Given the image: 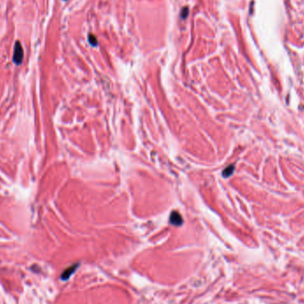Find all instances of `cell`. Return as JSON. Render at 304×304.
I'll list each match as a JSON object with an SVG mask.
<instances>
[{
  "mask_svg": "<svg viewBox=\"0 0 304 304\" xmlns=\"http://www.w3.org/2000/svg\"><path fill=\"white\" fill-rule=\"evenodd\" d=\"M234 169H235L234 166H230L229 167H227V168L223 171V173H222L223 176H224V177H229V176H230L231 174H233Z\"/></svg>",
  "mask_w": 304,
  "mask_h": 304,
  "instance_id": "277c9868",
  "label": "cell"
},
{
  "mask_svg": "<svg viewBox=\"0 0 304 304\" xmlns=\"http://www.w3.org/2000/svg\"><path fill=\"white\" fill-rule=\"evenodd\" d=\"M23 49H22V46L21 43L19 41H16L15 43V45H14V57H13V60L15 64L19 65L21 64L22 62V60H23Z\"/></svg>",
  "mask_w": 304,
  "mask_h": 304,
  "instance_id": "6da1fadb",
  "label": "cell"
},
{
  "mask_svg": "<svg viewBox=\"0 0 304 304\" xmlns=\"http://www.w3.org/2000/svg\"><path fill=\"white\" fill-rule=\"evenodd\" d=\"M188 14H189V8L187 6L183 7L181 12V16L182 19H186L188 17Z\"/></svg>",
  "mask_w": 304,
  "mask_h": 304,
  "instance_id": "5b68a950",
  "label": "cell"
},
{
  "mask_svg": "<svg viewBox=\"0 0 304 304\" xmlns=\"http://www.w3.org/2000/svg\"><path fill=\"white\" fill-rule=\"evenodd\" d=\"M88 41L90 42V44H91L92 45H97V39H96V38H95L94 36H93V35H89V37H88Z\"/></svg>",
  "mask_w": 304,
  "mask_h": 304,
  "instance_id": "8992f818",
  "label": "cell"
},
{
  "mask_svg": "<svg viewBox=\"0 0 304 304\" xmlns=\"http://www.w3.org/2000/svg\"><path fill=\"white\" fill-rule=\"evenodd\" d=\"M78 264H75V265H72V266L68 267V269H66L65 271H64V272L62 274V276H61L62 279V280H67V279H68V278H70V276L75 272V270H76V269L78 268Z\"/></svg>",
  "mask_w": 304,
  "mask_h": 304,
  "instance_id": "7a4b0ae2",
  "label": "cell"
},
{
  "mask_svg": "<svg viewBox=\"0 0 304 304\" xmlns=\"http://www.w3.org/2000/svg\"><path fill=\"white\" fill-rule=\"evenodd\" d=\"M170 220H171V223H172V224L176 225V226L181 225V223H182L181 216L177 212H173V213H172L171 217H170Z\"/></svg>",
  "mask_w": 304,
  "mask_h": 304,
  "instance_id": "3957f363",
  "label": "cell"
}]
</instances>
